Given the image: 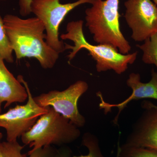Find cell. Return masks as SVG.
I'll return each instance as SVG.
<instances>
[{
    "label": "cell",
    "instance_id": "cell-19",
    "mask_svg": "<svg viewBox=\"0 0 157 157\" xmlns=\"http://www.w3.org/2000/svg\"><path fill=\"white\" fill-rule=\"evenodd\" d=\"M72 151L68 147L63 146L58 149L57 152L55 157H71Z\"/></svg>",
    "mask_w": 157,
    "mask_h": 157
},
{
    "label": "cell",
    "instance_id": "cell-3",
    "mask_svg": "<svg viewBox=\"0 0 157 157\" xmlns=\"http://www.w3.org/2000/svg\"><path fill=\"white\" fill-rule=\"evenodd\" d=\"M83 21H72L67 26V33L62 34V40H70L74 45L65 44V49H71L68 55L69 61L73 59L78 52L85 49L96 62V69L98 72L113 70L118 74L124 73L128 69L129 64H132L136 60L137 52L123 54L114 48L107 45L90 44L85 38L83 32Z\"/></svg>",
    "mask_w": 157,
    "mask_h": 157
},
{
    "label": "cell",
    "instance_id": "cell-22",
    "mask_svg": "<svg viewBox=\"0 0 157 157\" xmlns=\"http://www.w3.org/2000/svg\"><path fill=\"white\" fill-rule=\"evenodd\" d=\"M0 1H6V0H0Z\"/></svg>",
    "mask_w": 157,
    "mask_h": 157
},
{
    "label": "cell",
    "instance_id": "cell-17",
    "mask_svg": "<svg viewBox=\"0 0 157 157\" xmlns=\"http://www.w3.org/2000/svg\"><path fill=\"white\" fill-rule=\"evenodd\" d=\"M57 151L58 149L52 145H48L31 150L28 155V157H55Z\"/></svg>",
    "mask_w": 157,
    "mask_h": 157
},
{
    "label": "cell",
    "instance_id": "cell-18",
    "mask_svg": "<svg viewBox=\"0 0 157 157\" xmlns=\"http://www.w3.org/2000/svg\"><path fill=\"white\" fill-rule=\"evenodd\" d=\"M32 0H19V13L22 16H28L31 13Z\"/></svg>",
    "mask_w": 157,
    "mask_h": 157
},
{
    "label": "cell",
    "instance_id": "cell-16",
    "mask_svg": "<svg viewBox=\"0 0 157 157\" xmlns=\"http://www.w3.org/2000/svg\"><path fill=\"white\" fill-rule=\"evenodd\" d=\"M23 147L17 141L0 142V157H27L21 152Z\"/></svg>",
    "mask_w": 157,
    "mask_h": 157
},
{
    "label": "cell",
    "instance_id": "cell-12",
    "mask_svg": "<svg viewBox=\"0 0 157 157\" xmlns=\"http://www.w3.org/2000/svg\"><path fill=\"white\" fill-rule=\"evenodd\" d=\"M137 47L143 52L142 61L148 64H154L157 69V33L152 35L142 45Z\"/></svg>",
    "mask_w": 157,
    "mask_h": 157
},
{
    "label": "cell",
    "instance_id": "cell-11",
    "mask_svg": "<svg viewBox=\"0 0 157 157\" xmlns=\"http://www.w3.org/2000/svg\"><path fill=\"white\" fill-rule=\"evenodd\" d=\"M4 60L0 57V113L4 108L14 103H23L28 99L25 88L6 67Z\"/></svg>",
    "mask_w": 157,
    "mask_h": 157
},
{
    "label": "cell",
    "instance_id": "cell-9",
    "mask_svg": "<svg viewBox=\"0 0 157 157\" xmlns=\"http://www.w3.org/2000/svg\"><path fill=\"white\" fill-rule=\"evenodd\" d=\"M141 105L143 112L124 144L157 151V106L146 101Z\"/></svg>",
    "mask_w": 157,
    "mask_h": 157
},
{
    "label": "cell",
    "instance_id": "cell-6",
    "mask_svg": "<svg viewBox=\"0 0 157 157\" xmlns=\"http://www.w3.org/2000/svg\"><path fill=\"white\" fill-rule=\"evenodd\" d=\"M18 81L23 84L28 94V101L24 105H17L4 113H0V127L6 129L7 141H17V138L30 130L38 119L48 112V107L39 106L34 100L27 82L19 75Z\"/></svg>",
    "mask_w": 157,
    "mask_h": 157
},
{
    "label": "cell",
    "instance_id": "cell-7",
    "mask_svg": "<svg viewBox=\"0 0 157 157\" xmlns=\"http://www.w3.org/2000/svg\"><path fill=\"white\" fill-rule=\"evenodd\" d=\"M88 88L87 82L78 80L64 90H51L34 97V100L40 107H52L76 126L81 128L84 126L86 120L78 111L77 103Z\"/></svg>",
    "mask_w": 157,
    "mask_h": 157
},
{
    "label": "cell",
    "instance_id": "cell-5",
    "mask_svg": "<svg viewBox=\"0 0 157 157\" xmlns=\"http://www.w3.org/2000/svg\"><path fill=\"white\" fill-rule=\"evenodd\" d=\"M93 0H77L62 4L60 0H32L31 13L41 21L45 27L46 42L59 53L63 52L65 44L59 38L60 25L68 13L82 4H91Z\"/></svg>",
    "mask_w": 157,
    "mask_h": 157
},
{
    "label": "cell",
    "instance_id": "cell-1",
    "mask_svg": "<svg viewBox=\"0 0 157 157\" xmlns=\"http://www.w3.org/2000/svg\"><path fill=\"white\" fill-rule=\"evenodd\" d=\"M3 20L17 60L34 58L43 69H52L54 67L59 53L46 42L45 25L40 20L36 17L23 19L7 14Z\"/></svg>",
    "mask_w": 157,
    "mask_h": 157
},
{
    "label": "cell",
    "instance_id": "cell-21",
    "mask_svg": "<svg viewBox=\"0 0 157 157\" xmlns=\"http://www.w3.org/2000/svg\"><path fill=\"white\" fill-rule=\"evenodd\" d=\"M153 1L154 3L157 6V0H153Z\"/></svg>",
    "mask_w": 157,
    "mask_h": 157
},
{
    "label": "cell",
    "instance_id": "cell-8",
    "mask_svg": "<svg viewBox=\"0 0 157 157\" xmlns=\"http://www.w3.org/2000/svg\"><path fill=\"white\" fill-rule=\"evenodd\" d=\"M124 6V17L133 40L144 42L157 33V6L151 0H127Z\"/></svg>",
    "mask_w": 157,
    "mask_h": 157
},
{
    "label": "cell",
    "instance_id": "cell-13",
    "mask_svg": "<svg viewBox=\"0 0 157 157\" xmlns=\"http://www.w3.org/2000/svg\"><path fill=\"white\" fill-rule=\"evenodd\" d=\"M117 157H157V151L124 144L119 147Z\"/></svg>",
    "mask_w": 157,
    "mask_h": 157
},
{
    "label": "cell",
    "instance_id": "cell-20",
    "mask_svg": "<svg viewBox=\"0 0 157 157\" xmlns=\"http://www.w3.org/2000/svg\"><path fill=\"white\" fill-rule=\"evenodd\" d=\"M3 137V134H2L1 132H0V142H1V140H2V138Z\"/></svg>",
    "mask_w": 157,
    "mask_h": 157
},
{
    "label": "cell",
    "instance_id": "cell-14",
    "mask_svg": "<svg viewBox=\"0 0 157 157\" xmlns=\"http://www.w3.org/2000/svg\"><path fill=\"white\" fill-rule=\"evenodd\" d=\"M13 52L6 33L3 18L0 15V57L7 63H12L14 62Z\"/></svg>",
    "mask_w": 157,
    "mask_h": 157
},
{
    "label": "cell",
    "instance_id": "cell-15",
    "mask_svg": "<svg viewBox=\"0 0 157 157\" xmlns=\"http://www.w3.org/2000/svg\"><path fill=\"white\" fill-rule=\"evenodd\" d=\"M82 144L88 149V154L73 157H105L101 151L99 140L94 135L89 133H85L82 136Z\"/></svg>",
    "mask_w": 157,
    "mask_h": 157
},
{
    "label": "cell",
    "instance_id": "cell-2",
    "mask_svg": "<svg viewBox=\"0 0 157 157\" xmlns=\"http://www.w3.org/2000/svg\"><path fill=\"white\" fill-rule=\"evenodd\" d=\"M119 3L120 0H93L91 7L86 10V26L97 43L128 54L131 46L121 30Z\"/></svg>",
    "mask_w": 157,
    "mask_h": 157
},
{
    "label": "cell",
    "instance_id": "cell-4",
    "mask_svg": "<svg viewBox=\"0 0 157 157\" xmlns=\"http://www.w3.org/2000/svg\"><path fill=\"white\" fill-rule=\"evenodd\" d=\"M28 132L21 136L24 144L35 150L48 145L65 146L77 140L81 135L79 128L48 106Z\"/></svg>",
    "mask_w": 157,
    "mask_h": 157
},
{
    "label": "cell",
    "instance_id": "cell-10",
    "mask_svg": "<svg viewBox=\"0 0 157 157\" xmlns=\"http://www.w3.org/2000/svg\"><path fill=\"white\" fill-rule=\"evenodd\" d=\"M127 84L132 89L131 95L123 102L118 104H110L104 101L101 94H98L101 98V103L100 107L104 109V112L108 113L113 107H117L118 113L113 120V123H117L119 117L121 113L132 100H139L144 98H151L157 100V73L152 70L151 78L148 82L144 83L140 81V76L138 73H132L129 76Z\"/></svg>",
    "mask_w": 157,
    "mask_h": 157
}]
</instances>
